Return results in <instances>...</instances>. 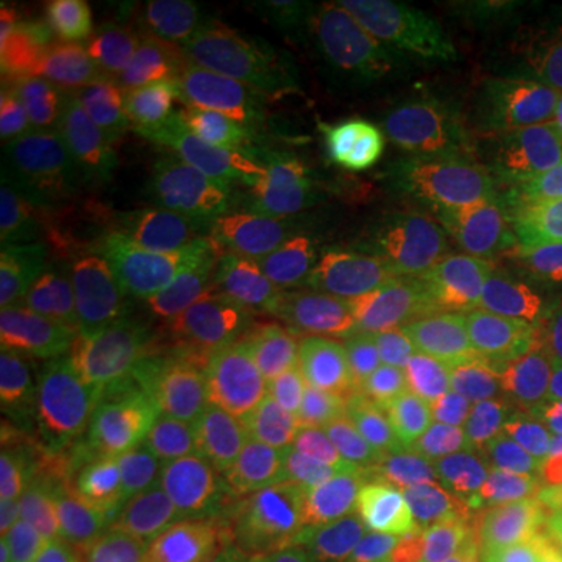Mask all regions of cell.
Instances as JSON below:
<instances>
[{
    "label": "cell",
    "instance_id": "7c38bea8",
    "mask_svg": "<svg viewBox=\"0 0 562 562\" xmlns=\"http://www.w3.org/2000/svg\"><path fill=\"white\" fill-rule=\"evenodd\" d=\"M69 154L101 162L128 181H154L213 154L154 85H106L88 103Z\"/></svg>",
    "mask_w": 562,
    "mask_h": 562
},
{
    "label": "cell",
    "instance_id": "277c9868",
    "mask_svg": "<svg viewBox=\"0 0 562 562\" xmlns=\"http://www.w3.org/2000/svg\"><path fill=\"white\" fill-rule=\"evenodd\" d=\"M269 262L291 279L338 294L360 319L447 369L465 372L469 366H484L501 375L531 353V335L519 322H509L479 303L422 291L384 266L366 244L357 222L322 250L272 257Z\"/></svg>",
    "mask_w": 562,
    "mask_h": 562
},
{
    "label": "cell",
    "instance_id": "6da1fadb",
    "mask_svg": "<svg viewBox=\"0 0 562 562\" xmlns=\"http://www.w3.org/2000/svg\"><path fill=\"white\" fill-rule=\"evenodd\" d=\"M3 366L85 419L135 406L169 369L113 260H60L13 284L3 316Z\"/></svg>",
    "mask_w": 562,
    "mask_h": 562
},
{
    "label": "cell",
    "instance_id": "5b68a950",
    "mask_svg": "<svg viewBox=\"0 0 562 562\" xmlns=\"http://www.w3.org/2000/svg\"><path fill=\"white\" fill-rule=\"evenodd\" d=\"M353 172L369 210L435 222L501 262L525 244L522 184L482 162L379 125L362 144Z\"/></svg>",
    "mask_w": 562,
    "mask_h": 562
},
{
    "label": "cell",
    "instance_id": "3957f363",
    "mask_svg": "<svg viewBox=\"0 0 562 562\" xmlns=\"http://www.w3.org/2000/svg\"><path fill=\"white\" fill-rule=\"evenodd\" d=\"M294 384L319 416L422 443L460 428L472 394L465 372L425 360L360 316H322L306 328Z\"/></svg>",
    "mask_w": 562,
    "mask_h": 562
},
{
    "label": "cell",
    "instance_id": "52a82bcc",
    "mask_svg": "<svg viewBox=\"0 0 562 562\" xmlns=\"http://www.w3.org/2000/svg\"><path fill=\"white\" fill-rule=\"evenodd\" d=\"M113 262L150 322L169 369L198 372L222 360L235 310L210 266L162 213L147 181H135Z\"/></svg>",
    "mask_w": 562,
    "mask_h": 562
},
{
    "label": "cell",
    "instance_id": "9a60e30c",
    "mask_svg": "<svg viewBox=\"0 0 562 562\" xmlns=\"http://www.w3.org/2000/svg\"><path fill=\"white\" fill-rule=\"evenodd\" d=\"M357 225L372 254L416 288L479 303L506 316L513 297L506 288L503 262L494 260L479 244L465 241L435 222L406 220L382 210H369V216H362Z\"/></svg>",
    "mask_w": 562,
    "mask_h": 562
},
{
    "label": "cell",
    "instance_id": "7a4b0ae2",
    "mask_svg": "<svg viewBox=\"0 0 562 562\" xmlns=\"http://www.w3.org/2000/svg\"><path fill=\"white\" fill-rule=\"evenodd\" d=\"M375 120L406 138L482 162L516 184H562V116L535 88L419 44L366 91Z\"/></svg>",
    "mask_w": 562,
    "mask_h": 562
},
{
    "label": "cell",
    "instance_id": "8992f818",
    "mask_svg": "<svg viewBox=\"0 0 562 562\" xmlns=\"http://www.w3.org/2000/svg\"><path fill=\"white\" fill-rule=\"evenodd\" d=\"M422 487L419 475L347 506L284 497L238 462H216L194 503L220 528L235 562H344Z\"/></svg>",
    "mask_w": 562,
    "mask_h": 562
},
{
    "label": "cell",
    "instance_id": "30bf717a",
    "mask_svg": "<svg viewBox=\"0 0 562 562\" xmlns=\"http://www.w3.org/2000/svg\"><path fill=\"white\" fill-rule=\"evenodd\" d=\"M379 125L382 122L375 120L366 94L291 66L281 76L279 94L260 128L244 147L228 154V162L247 181L319 162H353Z\"/></svg>",
    "mask_w": 562,
    "mask_h": 562
},
{
    "label": "cell",
    "instance_id": "603a6c76",
    "mask_svg": "<svg viewBox=\"0 0 562 562\" xmlns=\"http://www.w3.org/2000/svg\"><path fill=\"white\" fill-rule=\"evenodd\" d=\"M60 235L44 203L22 184L3 176L0 188V272L7 284L38 276L60 262Z\"/></svg>",
    "mask_w": 562,
    "mask_h": 562
},
{
    "label": "cell",
    "instance_id": "7402d4cb",
    "mask_svg": "<svg viewBox=\"0 0 562 562\" xmlns=\"http://www.w3.org/2000/svg\"><path fill=\"white\" fill-rule=\"evenodd\" d=\"M519 322L531 335V353L501 372L494 425L562 438V306L541 303Z\"/></svg>",
    "mask_w": 562,
    "mask_h": 562
},
{
    "label": "cell",
    "instance_id": "ba28073f",
    "mask_svg": "<svg viewBox=\"0 0 562 562\" xmlns=\"http://www.w3.org/2000/svg\"><path fill=\"white\" fill-rule=\"evenodd\" d=\"M422 447L350 422L301 416L235 428L232 462L291 501L347 506L419 475Z\"/></svg>",
    "mask_w": 562,
    "mask_h": 562
},
{
    "label": "cell",
    "instance_id": "f546056e",
    "mask_svg": "<svg viewBox=\"0 0 562 562\" xmlns=\"http://www.w3.org/2000/svg\"><path fill=\"white\" fill-rule=\"evenodd\" d=\"M72 562H144V560H140L138 553H132L128 547H122V543L94 541V543H88V547H85Z\"/></svg>",
    "mask_w": 562,
    "mask_h": 562
},
{
    "label": "cell",
    "instance_id": "ffe728a7",
    "mask_svg": "<svg viewBox=\"0 0 562 562\" xmlns=\"http://www.w3.org/2000/svg\"><path fill=\"white\" fill-rule=\"evenodd\" d=\"M94 47L128 85L184 72V25L169 0H106L91 16Z\"/></svg>",
    "mask_w": 562,
    "mask_h": 562
},
{
    "label": "cell",
    "instance_id": "d6986e66",
    "mask_svg": "<svg viewBox=\"0 0 562 562\" xmlns=\"http://www.w3.org/2000/svg\"><path fill=\"white\" fill-rule=\"evenodd\" d=\"M350 201H360L353 162H319L250 181L247 216L266 260L303 257L341 235Z\"/></svg>",
    "mask_w": 562,
    "mask_h": 562
},
{
    "label": "cell",
    "instance_id": "83f0119b",
    "mask_svg": "<svg viewBox=\"0 0 562 562\" xmlns=\"http://www.w3.org/2000/svg\"><path fill=\"white\" fill-rule=\"evenodd\" d=\"M513 525L538 560L562 562V491Z\"/></svg>",
    "mask_w": 562,
    "mask_h": 562
},
{
    "label": "cell",
    "instance_id": "4316f807",
    "mask_svg": "<svg viewBox=\"0 0 562 562\" xmlns=\"http://www.w3.org/2000/svg\"><path fill=\"white\" fill-rule=\"evenodd\" d=\"M38 44V29H35L32 16L13 13L10 7H3V16H0V91L20 76V69L35 54Z\"/></svg>",
    "mask_w": 562,
    "mask_h": 562
},
{
    "label": "cell",
    "instance_id": "cb8c5ba5",
    "mask_svg": "<svg viewBox=\"0 0 562 562\" xmlns=\"http://www.w3.org/2000/svg\"><path fill=\"white\" fill-rule=\"evenodd\" d=\"M425 562H541L519 528L482 509L447 503L441 506Z\"/></svg>",
    "mask_w": 562,
    "mask_h": 562
},
{
    "label": "cell",
    "instance_id": "44dd1931",
    "mask_svg": "<svg viewBox=\"0 0 562 562\" xmlns=\"http://www.w3.org/2000/svg\"><path fill=\"white\" fill-rule=\"evenodd\" d=\"M94 509L85 484L3 494L0 562H72L88 547Z\"/></svg>",
    "mask_w": 562,
    "mask_h": 562
},
{
    "label": "cell",
    "instance_id": "f1b7e54d",
    "mask_svg": "<svg viewBox=\"0 0 562 562\" xmlns=\"http://www.w3.org/2000/svg\"><path fill=\"white\" fill-rule=\"evenodd\" d=\"M525 20L535 25V35L562 54V3H528L519 7Z\"/></svg>",
    "mask_w": 562,
    "mask_h": 562
},
{
    "label": "cell",
    "instance_id": "484cf974",
    "mask_svg": "<svg viewBox=\"0 0 562 562\" xmlns=\"http://www.w3.org/2000/svg\"><path fill=\"white\" fill-rule=\"evenodd\" d=\"M438 513L441 503L431 494V487L422 482L419 491L344 562H425Z\"/></svg>",
    "mask_w": 562,
    "mask_h": 562
},
{
    "label": "cell",
    "instance_id": "2e32d148",
    "mask_svg": "<svg viewBox=\"0 0 562 562\" xmlns=\"http://www.w3.org/2000/svg\"><path fill=\"white\" fill-rule=\"evenodd\" d=\"M281 76L272 63L232 44H213L184 66L172 101L213 154H235L276 101Z\"/></svg>",
    "mask_w": 562,
    "mask_h": 562
},
{
    "label": "cell",
    "instance_id": "d4e9b609",
    "mask_svg": "<svg viewBox=\"0 0 562 562\" xmlns=\"http://www.w3.org/2000/svg\"><path fill=\"white\" fill-rule=\"evenodd\" d=\"M144 562H235L220 528L198 506L157 513L140 535Z\"/></svg>",
    "mask_w": 562,
    "mask_h": 562
},
{
    "label": "cell",
    "instance_id": "5bb4252c",
    "mask_svg": "<svg viewBox=\"0 0 562 562\" xmlns=\"http://www.w3.org/2000/svg\"><path fill=\"white\" fill-rule=\"evenodd\" d=\"M294 69L366 91L409 47L394 7L375 0H303L284 25Z\"/></svg>",
    "mask_w": 562,
    "mask_h": 562
},
{
    "label": "cell",
    "instance_id": "ac0fdd59",
    "mask_svg": "<svg viewBox=\"0 0 562 562\" xmlns=\"http://www.w3.org/2000/svg\"><path fill=\"white\" fill-rule=\"evenodd\" d=\"M85 416L69 413L22 372L0 375V482L3 494L66 487L79 475L88 438Z\"/></svg>",
    "mask_w": 562,
    "mask_h": 562
},
{
    "label": "cell",
    "instance_id": "8fae6325",
    "mask_svg": "<svg viewBox=\"0 0 562 562\" xmlns=\"http://www.w3.org/2000/svg\"><path fill=\"white\" fill-rule=\"evenodd\" d=\"M106 60L94 44L41 41L20 76L0 91L3 162L69 154L88 103L101 94Z\"/></svg>",
    "mask_w": 562,
    "mask_h": 562
},
{
    "label": "cell",
    "instance_id": "9c48e42d",
    "mask_svg": "<svg viewBox=\"0 0 562 562\" xmlns=\"http://www.w3.org/2000/svg\"><path fill=\"white\" fill-rule=\"evenodd\" d=\"M419 479L441 506L522 519L562 491V438L506 425H460L428 438Z\"/></svg>",
    "mask_w": 562,
    "mask_h": 562
},
{
    "label": "cell",
    "instance_id": "e0dca14e",
    "mask_svg": "<svg viewBox=\"0 0 562 562\" xmlns=\"http://www.w3.org/2000/svg\"><path fill=\"white\" fill-rule=\"evenodd\" d=\"M47 210L69 260L116 254L135 181L81 154H50L7 166Z\"/></svg>",
    "mask_w": 562,
    "mask_h": 562
},
{
    "label": "cell",
    "instance_id": "4fadbf2b",
    "mask_svg": "<svg viewBox=\"0 0 562 562\" xmlns=\"http://www.w3.org/2000/svg\"><path fill=\"white\" fill-rule=\"evenodd\" d=\"M162 213L188 247L222 281L244 276L262 254V244L247 216L250 181L222 154H203L169 176L147 181Z\"/></svg>",
    "mask_w": 562,
    "mask_h": 562
}]
</instances>
